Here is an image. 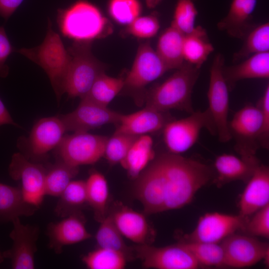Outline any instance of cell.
I'll list each match as a JSON object with an SVG mask.
<instances>
[{
    "instance_id": "1",
    "label": "cell",
    "mask_w": 269,
    "mask_h": 269,
    "mask_svg": "<svg viewBox=\"0 0 269 269\" xmlns=\"http://www.w3.org/2000/svg\"><path fill=\"white\" fill-rule=\"evenodd\" d=\"M215 175L209 165L168 152L155 156L134 180V195L145 214L177 209L190 203Z\"/></svg>"
},
{
    "instance_id": "2",
    "label": "cell",
    "mask_w": 269,
    "mask_h": 269,
    "mask_svg": "<svg viewBox=\"0 0 269 269\" xmlns=\"http://www.w3.org/2000/svg\"><path fill=\"white\" fill-rule=\"evenodd\" d=\"M200 71L184 61L166 80L146 92V106L162 112L175 109L192 113V94Z\"/></svg>"
},
{
    "instance_id": "3",
    "label": "cell",
    "mask_w": 269,
    "mask_h": 269,
    "mask_svg": "<svg viewBox=\"0 0 269 269\" xmlns=\"http://www.w3.org/2000/svg\"><path fill=\"white\" fill-rule=\"evenodd\" d=\"M57 22L62 35L77 42H92L105 37L112 30L110 23L98 7L84 0L58 9Z\"/></svg>"
},
{
    "instance_id": "4",
    "label": "cell",
    "mask_w": 269,
    "mask_h": 269,
    "mask_svg": "<svg viewBox=\"0 0 269 269\" xmlns=\"http://www.w3.org/2000/svg\"><path fill=\"white\" fill-rule=\"evenodd\" d=\"M15 52L24 55L44 70L59 101L64 94V83L71 56L60 35L52 29L50 20L48 19L46 34L40 45L30 48L15 49Z\"/></svg>"
},
{
    "instance_id": "5",
    "label": "cell",
    "mask_w": 269,
    "mask_h": 269,
    "mask_svg": "<svg viewBox=\"0 0 269 269\" xmlns=\"http://www.w3.org/2000/svg\"><path fill=\"white\" fill-rule=\"evenodd\" d=\"M91 42L74 41L68 48L71 61L66 77L64 91L69 97L85 96L105 66L91 51Z\"/></svg>"
},
{
    "instance_id": "6",
    "label": "cell",
    "mask_w": 269,
    "mask_h": 269,
    "mask_svg": "<svg viewBox=\"0 0 269 269\" xmlns=\"http://www.w3.org/2000/svg\"><path fill=\"white\" fill-rule=\"evenodd\" d=\"M262 125V114L258 104H247L238 111L228 122V129L235 141V149L239 156L247 160H257L260 148V137Z\"/></svg>"
},
{
    "instance_id": "7",
    "label": "cell",
    "mask_w": 269,
    "mask_h": 269,
    "mask_svg": "<svg viewBox=\"0 0 269 269\" xmlns=\"http://www.w3.org/2000/svg\"><path fill=\"white\" fill-rule=\"evenodd\" d=\"M169 71L149 41L140 44L131 70L124 78V91L144 101L145 87Z\"/></svg>"
},
{
    "instance_id": "8",
    "label": "cell",
    "mask_w": 269,
    "mask_h": 269,
    "mask_svg": "<svg viewBox=\"0 0 269 269\" xmlns=\"http://www.w3.org/2000/svg\"><path fill=\"white\" fill-rule=\"evenodd\" d=\"M204 128L215 135L208 109L194 111L185 118L169 121L162 130L163 140L168 152L176 154L186 152L195 144L201 130Z\"/></svg>"
},
{
    "instance_id": "9",
    "label": "cell",
    "mask_w": 269,
    "mask_h": 269,
    "mask_svg": "<svg viewBox=\"0 0 269 269\" xmlns=\"http://www.w3.org/2000/svg\"><path fill=\"white\" fill-rule=\"evenodd\" d=\"M225 59L221 53L214 57L210 69V80L207 92L209 107L215 135L221 142L231 139L228 129L229 108V89L223 75Z\"/></svg>"
},
{
    "instance_id": "10",
    "label": "cell",
    "mask_w": 269,
    "mask_h": 269,
    "mask_svg": "<svg viewBox=\"0 0 269 269\" xmlns=\"http://www.w3.org/2000/svg\"><path fill=\"white\" fill-rule=\"evenodd\" d=\"M108 138L88 132L65 135L56 147L59 159L77 167L94 164L104 156Z\"/></svg>"
},
{
    "instance_id": "11",
    "label": "cell",
    "mask_w": 269,
    "mask_h": 269,
    "mask_svg": "<svg viewBox=\"0 0 269 269\" xmlns=\"http://www.w3.org/2000/svg\"><path fill=\"white\" fill-rule=\"evenodd\" d=\"M133 248L134 258L139 259L146 269H196L201 267L179 241L162 247L136 245Z\"/></svg>"
},
{
    "instance_id": "12",
    "label": "cell",
    "mask_w": 269,
    "mask_h": 269,
    "mask_svg": "<svg viewBox=\"0 0 269 269\" xmlns=\"http://www.w3.org/2000/svg\"><path fill=\"white\" fill-rule=\"evenodd\" d=\"M10 177L21 182V192L27 203L39 208L45 194L46 169L41 164L30 161L23 153L13 154L9 165Z\"/></svg>"
},
{
    "instance_id": "13",
    "label": "cell",
    "mask_w": 269,
    "mask_h": 269,
    "mask_svg": "<svg viewBox=\"0 0 269 269\" xmlns=\"http://www.w3.org/2000/svg\"><path fill=\"white\" fill-rule=\"evenodd\" d=\"M225 267L242 268L264 260L269 263V244L251 236L233 233L221 242Z\"/></svg>"
},
{
    "instance_id": "14",
    "label": "cell",
    "mask_w": 269,
    "mask_h": 269,
    "mask_svg": "<svg viewBox=\"0 0 269 269\" xmlns=\"http://www.w3.org/2000/svg\"><path fill=\"white\" fill-rule=\"evenodd\" d=\"M249 218L239 214L207 213L199 218L194 230L184 234L180 239L187 242L218 244L236 231H242Z\"/></svg>"
},
{
    "instance_id": "15",
    "label": "cell",
    "mask_w": 269,
    "mask_h": 269,
    "mask_svg": "<svg viewBox=\"0 0 269 269\" xmlns=\"http://www.w3.org/2000/svg\"><path fill=\"white\" fill-rule=\"evenodd\" d=\"M11 223L13 228L9 237L12 245L9 249L2 252L3 257L10 261L13 269H33L39 228L35 225L23 224L20 217L14 219Z\"/></svg>"
},
{
    "instance_id": "16",
    "label": "cell",
    "mask_w": 269,
    "mask_h": 269,
    "mask_svg": "<svg viewBox=\"0 0 269 269\" xmlns=\"http://www.w3.org/2000/svg\"><path fill=\"white\" fill-rule=\"evenodd\" d=\"M121 115L108 107L83 97L74 111L59 116L67 132L79 133L88 132L107 124H117Z\"/></svg>"
},
{
    "instance_id": "17",
    "label": "cell",
    "mask_w": 269,
    "mask_h": 269,
    "mask_svg": "<svg viewBox=\"0 0 269 269\" xmlns=\"http://www.w3.org/2000/svg\"><path fill=\"white\" fill-rule=\"evenodd\" d=\"M67 132L60 116L40 119L25 139L23 149L27 158L39 159L59 145Z\"/></svg>"
},
{
    "instance_id": "18",
    "label": "cell",
    "mask_w": 269,
    "mask_h": 269,
    "mask_svg": "<svg viewBox=\"0 0 269 269\" xmlns=\"http://www.w3.org/2000/svg\"><path fill=\"white\" fill-rule=\"evenodd\" d=\"M108 212L123 237L138 245H149L154 241L156 231L143 214L119 202Z\"/></svg>"
},
{
    "instance_id": "19",
    "label": "cell",
    "mask_w": 269,
    "mask_h": 269,
    "mask_svg": "<svg viewBox=\"0 0 269 269\" xmlns=\"http://www.w3.org/2000/svg\"><path fill=\"white\" fill-rule=\"evenodd\" d=\"M57 222L50 223L46 229L48 247L56 254H60L65 246L88 240L92 235L86 229L85 218L81 211L62 218Z\"/></svg>"
},
{
    "instance_id": "20",
    "label": "cell",
    "mask_w": 269,
    "mask_h": 269,
    "mask_svg": "<svg viewBox=\"0 0 269 269\" xmlns=\"http://www.w3.org/2000/svg\"><path fill=\"white\" fill-rule=\"evenodd\" d=\"M167 112L146 106L134 113L121 114L116 131L135 136L158 132L173 120Z\"/></svg>"
},
{
    "instance_id": "21",
    "label": "cell",
    "mask_w": 269,
    "mask_h": 269,
    "mask_svg": "<svg viewBox=\"0 0 269 269\" xmlns=\"http://www.w3.org/2000/svg\"><path fill=\"white\" fill-rule=\"evenodd\" d=\"M269 204V168L261 163L247 182L239 202V215L249 218Z\"/></svg>"
},
{
    "instance_id": "22",
    "label": "cell",
    "mask_w": 269,
    "mask_h": 269,
    "mask_svg": "<svg viewBox=\"0 0 269 269\" xmlns=\"http://www.w3.org/2000/svg\"><path fill=\"white\" fill-rule=\"evenodd\" d=\"M261 163L259 159L251 160L231 154H221L214 162L215 175L212 183L218 188L235 181L247 183Z\"/></svg>"
},
{
    "instance_id": "23",
    "label": "cell",
    "mask_w": 269,
    "mask_h": 269,
    "mask_svg": "<svg viewBox=\"0 0 269 269\" xmlns=\"http://www.w3.org/2000/svg\"><path fill=\"white\" fill-rule=\"evenodd\" d=\"M257 0H232L227 15L217 23L218 28L229 36L244 39L254 28L253 13Z\"/></svg>"
},
{
    "instance_id": "24",
    "label": "cell",
    "mask_w": 269,
    "mask_h": 269,
    "mask_svg": "<svg viewBox=\"0 0 269 269\" xmlns=\"http://www.w3.org/2000/svg\"><path fill=\"white\" fill-rule=\"evenodd\" d=\"M223 75L229 91L242 80L269 79V52L252 55L234 65H224Z\"/></svg>"
},
{
    "instance_id": "25",
    "label": "cell",
    "mask_w": 269,
    "mask_h": 269,
    "mask_svg": "<svg viewBox=\"0 0 269 269\" xmlns=\"http://www.w3.org/2000/svg\"><path fill=\"white\" fill-rule=\"evenodd\" d=\"M38 209L24 201L20 188L0 183V223L32 216Z\"/></svg>"
},
{
    "instance_id": "26",
    "label": "cell",
    "mask_w": 269,
    "mask_h": 269,
    "mask_svg": "<svg viewBox=\"0 0 269 269\" xmlns=\"http://www.w3.org/2000/svg\"><path fill=\"white\" fill-rule=\"evenodd\" d=\"M155 157L152 138L143 135L137 137L120 164L129 177L135 180Z\"/></svg>"
},
{
    "instance_id": "27",
    "label": "cell",
    "mask_w": 269,
    "mask_h": 269,
    "mask_svg": "<svg viewBox=\"0 0 269 269\" xmlns=\"http://www.w3.org/2000/svg\"><path fill=\"white\" fill-rule=\"evenodd\" d=\"M185 34L170 25L159 36L155 50L168 70L177 69L184 62L183 45Z\"/></svg>"
},
{
    "instance_id": "28",
    "label": "cell",
    "mask_w": 269,
    "mask_h": 269,
    "mask_svg": "<svg viewBox=\"0 0 269 269\" xmlns=\"http://www.w3.org/2000/svg\"><path fill=\"white\" fill-rule=\"evenodd\" d=\"M214 50L206 30L201 26H195L191 32L185 35L183 45L185 62L200 69Z\"/></svg>"
},
{
    "instance_id": "29",
    "label": "cell",
    "mask_w": 269,
    "mask_h": 269,
    "mask_svg": "<svg viewBox=\"0 0 269 269\" xmlns=\"http://www.w3.org/2000/svg\"><path fill=\"white\" fill-rule=\"evenodd\" d=\"M87 204L93 209L95 220H102L108 210L109 191L105 176L96 170L92 171L85 181Z\"/></svg>"
},
{
    "instance_id": "30",
    "label": "cell",
    "mask_w": 269,
    "mask_h": 269,
    "mask_svg": "<svg viewBox=\"0 0 269 269\" xmlns=\"http://www.w3.org/2000/svg\"><path fill=\"white\" fill-rule=\"evenodd\" d=\"M58 197L54 209V212L58 217L64 218L81 211L87 204L85 181H71Z\"/></svg>"
},
{
    "instance_id": "31",
    "label": "cell",
    "mask_w": 269,
    "mask_h": 269,
    "mask_svg": "<svg viewBox=\"0 0 269 269\" xmlns=\"http://www.w3.org/2000/svg\"><path fill=\"white\" fill-rule=\"evenodd\" d=\"M100 223L95 236L98 247L121 252L126 256L128 261L134 259L133 248L126 245L109 212Z\"/></svg>"
},
{
    "instance_id": "32",
    "label": "cell",
    "mask_w": 269,
    "mask_h": 269,
    "mask_svg": "<svg viewBox=\"0 0 269 269\" xmlns=\"http://www.w3.org/2000/svg\"><path fill=\"white\" fill-rule=\"evenodd\" d=\"M78 172L79 167L59 159L48 170H46L45 195L59 197Z\"/></svg>"
},
{
    "instance_id": "33",
    "label": "cell",
    "mask_w": 269,
    "mask_h": 269,
    "mask_svg": "<svg viewBox=\"0 0 269 269\" xmlns=\"http://www.w3.org/2000/svg\"><path fill=\"white\" fill-rule=\"evenodd\" d=\"M244 39L241 48L233 55V63H238L257 53L269 52V22L255 26Z\"/></svg>"
},
{
    "instance_id": "34",
    "label": "cell",
    "mask_w": 269,
    "mask_h": 269,
    "mask_svg": "<svg viewBox=\"0 0 269 269\" xmlns=\"http://www.w3.org/2000/svg\"><path fill=\"white\" fill-rule=\"evenodd\" d=\"M123 87L124 78L111 77L104 72L97 77L88 94L84 97L102 106L108 107L116 96L122 92Z\"/></svg>"
},
{
    "instance_id": "35",
    "label": "cell",
    "mask_w": 269,
    "mask_h": 269,
    "mask_svg": "<svg viewBox=\"0 0 269 269\" xmlns=\"http://www.w3.org/2000/svg\"><path fill=\"white\" fill-rule=\"evenodd\" d=\"M82 261L90 269H123L128 260L121 252L98 247L83 256Z\"/></svg>"
},
{
    "instance_id": "36",
    "label": "cell",
    "mask_w": 269,
    "mask_h": 269,
    "mask_svg": "<svg viewBox=\"0 0 269 269\" xmlns=\"http://www.w3.org/2000/svg\"><path fill=\"white\" fill-rule=\"evenodd\" d=\"M179 242L189 251L201 266L225 267L224 252L220 244L187 242L181 239Z\"/></svg>"
},
{
    "instance_id": "37",
    "label": "cell",
    "mask_w": 269,
    "mask_h": 269,
    "mask_svg": "<svg viewBox=\"0 0 269 269\" xmlns=\"http://www.w3.org/2000/svg\"><path fill=\"white\" fill-rule=\"evenodd\" d=\"M137 137L116 130L107 139L104 156L111 165L120 163Z\"/></svg>"
},
{
    "instance_id": "38",
    "label": "cell",
    "mask_w": 269,
    "mask_h": 269,
    "mask_svg": "<svg viewBox=\"0 0 269 269\" xmlns=\"http://www.w3.org/2000/svg\"><path fill=\"white\" fill-rule=\"evenodd\" d=\"M197 15L198 11L192 0H178L170 25L186 35L195 27Z\"/></svg>"
},
{
    "instance_id": "39",
    "label": "cell",
    "mask_w": 269,
    "mask_h": 269,
    "mask_svg": "<svg viewBox=\"0 0 269 269\" xmlns=\"http://www.w3.org/2000/svg\"><path fill=\"white\" fill-rule=\"evenodd\" d=\"M109 11L116 22L128 25L139 16L141 6L137 0H111Z\"/></svg>"
},
{
    "instance_id": "40",
    "label": "cell",
    "mask_w": 269,
    "mask_h": 269,
    "mask_svg": "<svg viewBox=\"0 0 269 269\" xmlns=\"http://www.w3.org/2000/svg\"><path fill=\"white\" fill-rule=\"evenodd\" d=\"M160 28L159 21L155 15L138 16L128 25L126 32L139 38H152Z\"/></svg>"
},
{
    "instance_id": "41",
    "label": "cell",
    "mask_w": 269,
    "mask_h": 269,
    "mask_svg": "<svg viewBox=\"0 0 269 269\" xmlns=\"http://www.w3.org/2000/svg\"><path fill=\"white\" fill-rule=\"evenodd\" d=\"M251 236L269 238V204L249 218L242 230Z\"/></svg>"
},
{
    "instance_id": "42",
    "label": "cell",
    "mask_w": 269,
    "mask_h": 269,
    "mask_svg": "<svg viewBox=\"0 0 269 269\" xmlns=\"http://www.w3.org/2000/svg\"><path fill=\"white\" fill-rule=\"evenodd\" d=\"M261 109L262 125L260 137V147L269 149V86L267 85L263 95L258 104Z\"/></svg>"
},
{
    "instance_id": "43",
    "label": "cell",
    "mask_w": 269,
    "mask_h": 269,
    "mask_svg": "<svg viewBox=\"0 0 269 269\" xmlns=\"http://www.w3.org/2000/svg\"><path fill=\"white\" fill-rule=\"evenodd\" d=\"M15 51L11 45L5 30L0 26V78L6 77L9 72V68L6 61L11 53Z\"/></svg>"
},
{
    "instance_id": "44",
    "label": "cell",
    "mask_w": 269,
    "mask_h": 269,
    "mask_svg": "<svg viewBox=\"0 0 269 269\" xmlns=\"http://www.w3.org/2000/svg\"><path fill=\"white\" fill-rule=\"evenodd\" d=\"M24 0H0V15L8 19Z\"/></svg>"
},
{
    "instance_id": "45",
    "label": "cell",
    "mask_w": 269,
    "mask_h": 269,
    "mask_svg": "<svg viewBox=\"0 0 269 269\" xmlns=\"http://www.w3.org/2000/svg\"><path fill=\"white\" fill-rule=\"evenodd\" d=\"M4 125H11L19 127L13 120L3 103L0 99V127Z\"/></svg>"
},
{
    "instance_id": "46",
    "label": "cell",
    "mask_w": 269,
    "mask_h": 269,
    "mask_svg": "<svg viewBox=\"0 0 269 269\" xmlns=\"http://www.w3.org/2000/svg\"><path fill=\"white\" fill-rule=\"evenodd\" d=\"M163 0H145L146 4L149 8H152L156 7Z\"/></svg>"
},
{
    "instance_id": "47",
    "label": "cell",
    "mask_w": 269,
    "mask_h": 269,
    "mask_svg": "<svg viewBox=\"0 0 269 269\" xmlns=\"http://www.w3.org/2000/svg\"><path fill=\"white\" fill-rule=\"evenodd\" d=\"M4 259H5L3 257L2 252L0 250V264L2 263Z\"/></svg>"
}]
</instances>
